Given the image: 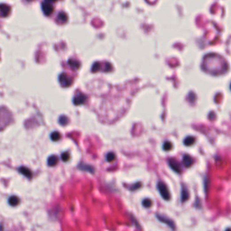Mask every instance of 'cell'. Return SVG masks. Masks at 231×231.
Instances as JSON below:
<instances>
[{
	"label": "cell",
	"mask_w": 231,
	"mask_h": 231,
	"mask_svg": "<svg viewBox=\"0 0 231 231\" xmlns=\"http://www.w3.org/2000/svg\"><path fill=\"white\" fill-rule=\"evenodd\" d=\"M157 189L159 192L161 196L163 199L166 201H169L171 198V195L169 191L168 188L167 187L166 184L163 182H159L157 184Z\"/></svg>",
	"instance_id": "6da1fadb"
},
{
	"label": "cell",
	"mask_w": 231,
	"mask_h": 231,
	"mask_svg": "<svg viewBox=\"0 0 231 231\" xmlns=\"http://www.w3.org/2000/svg\"><path fill=\"white\" fill-rule=\"evenodd\" d=\"M58 81L62 87L67 88L71 85L73 79L66 73H61L58 76Z\"/></svg>",
	"instance_id": "7a4b0ae2"
},
{
	"label": "cell",
	"mask_w": 231,
	"mask_h": 231,
	"mask_svg": "<svg viewBox=\"0 0 231 231\" xmlns=\"http://www.w3.org/2000/svg\"><path fill=\"white\" fill-rule=\"evenodd\" d=\"M53 1H44L42 2V10L44 14L46 16H49L53 13L54 12V8L53 6Z\"/></svg>",
	"instance_id": "3957f363"
},
{
	"label": "cell",
	"mask_w": 231,
	"mask_h": 231,
	"mask_svg": "<svg viewBox=\"0 0 231 231\" xmlns=\"http://www.w3.org/2000/svg\"><path fill=\"white\" fill-rule=\"evenodd\" d=\"M157 219L159 220L160 222H161L162 223L166 224V225H168L170 228H172L173 230H176V225H175L174 221H172V220L168 218L166 216L161 215V214H157L156 215Z\"/></svg>",
	"instance_id": "277c9868"
},
{
	"label": "cell",
	"mask_w": 231,
	"mask_h": 231,
	"mask_svg": "<svg viewBox=\"0 0 231 231\" xmlns=\"http://www.w3.org/2000/svg\"><path fill=\"white\" fill-rule=\"evenodd\" d=\"M86 99H87V96L83 93H78L77 95H75L73 97V102L75 105H80L83 104V103H85Z\"/></svg>",
	"instance_id": "5b68a950"
},
{
	"label": "cell",
	"mask_w": 231,
	"mask_h": 231,
	"mask_svg": "<svg viewBox=\"0 0 231 231\" xmlns=\"http://www.w3.org/2000/svg\"><path fill=\"white\" fill-rule=\"evenodd\" d=\"M168 164L170 168H172L174 172L178 173V174L182 172V168H181L180 164H179L178 161H176V160L170 159L168 161Z\"/></svg>",
	"instance_id": "8992f818"
},
{
	"label": "cell",
	"mask_w": 231,
	"mask_h": 231,
	"mask_svg": "<svg viewBox=\"0 0 231 231\" xmlns=\"http://www.w3.org/2000/svg\"><path fill=\"white\" fill-rule=\"evenodd\" d=\"M0 10H1V16L2 17H6L10 12V7L8 4L1 3Z\"/></svg>",
	"instance_id": "52a82bcc"
},
{
	"label": "cell",
	"mask_w": 231,
	"mask_h": 231,
	"mask_svg": "<svg viewBox=\"0 0 231 231\" xmlns=\"http://www.w3.org/2000/svg\"><path fill=\"white\" fill-rule=\"evenodd\" d=\"M78 168L79 170H81L83 172H88L93 174L94 173V168L90 165H87V164H80L78 166Z\"/></svg>",
	"instance_id": "ba28073f"
},
{
	"label": "cell",
	"mask_w": 231,
	"mask_h": 231,
	"mask_svg": "<svg viewBox=\"0 0 231 231\" xmlns=\"http://www.w3.org/2000/svg\"><path fill=\"white\" fill-rule=\"evenodd\" d=\"M18 172H19L21 174L23 175V176L26 177V178H31L32 173H31V170H29V169L26 168V167H24V166L20 167V168H19V169H18Z\"/></svg>",
	"instance_id": "9c48e42d"
},
{
	"label": "cell",
	"mask_w": 231,
	"mask_h": 231,
	"mask_svg": "<svg viewBox=\"0 0 231 231\" xmlns=\"http://www.w3.org/2000/svg\"><path fill=\"white\" fill-rule=\"evenodd\" d=\"M182 162L185 167H186V168H190V167H191L193 164V159L191 156L189 155V154H185V155H184V157H183Z\"/></svg>",
	"instance_id": "30bf717a"
},
{
	"label": "cell",
	"mask_w": 231,
	"mask_h": 231,
	"mask_svg": "<svg viewBox=\"0 0 231 231\" xmlns=\"http://www.w3.org/2000/svg\"><path fill=\"white\" fill-rule=\"evenodd\" d=\"M57 20L59 23L64 24L68 20L67 14L64 12H61L57 15Z\"/></svg>",
	"instance_id": "8fae6325"
},
{
	"label": "cell",
	"mask_w": 231,
	"mask_h": 231,
	"mask_svg": "<svg viewBox=\"0 0 231 231\" xmlns=\"http://www.w3.org/2000/svg\"><path fill=\"white\" fill-rule=\"evenodd\" d=\"M67 63L69 65V67L73 70H77L80 67V63L78 61H76V60L70 58L68 60Z\"/></svg>",
	"instance_id": "7c38bea8"
},
{
	"label": "cell",
	"mask_w": 231,
	"mask_h": 231,
	"mask_svg": "<svg viewBox=\"0 0 231 231\" xmlns=\"http://www.w3.org/2000/svg\"><path fill=\"white\" fill-rule=\"evenodd\" d=\"M189 198V193L187 188L183 186L182 188V193H181V201L182 203L186 201Z\"/></svg>",
	"instance_id": "4fadbf2b"
},
{
	"label": "cell",
	"mask_w": 231,
	"mask_h": 231,
	"mask_svg": "<svg viewBox=\"0 0 231 231\" xmlns=\"http://www.w3.org/2000/svg\"><path fill=\"white\" fill-rule=\"evenodd\" d=\"M58 158L56 155H51L47 159V165L50 167L55 166L58 164Z\"/></svg>",
	"instance_id": "5bb4252c"
},
{
	"label": "cell",
	"mask_w": 231,
	"mask_h": 231,
	"mask_svg": "<svg viewBox=\"0 0 231 231\" xmlns=\"http://www.w3.org/2000/svg\"><path fill=\"white\" fill-rule=\"evenodd\" d=\"M20 203V199L19 198L16 196H12L9 198L8 199V203L10 204V205L12 206V207H15V206L18 205Z\"/></svg>",
	"instance_id": "9a60e30c"
},
{
	"label": "cell",
	"mask_w": 231,
	"mask_h": 231,
	"mask_svg": "<svg viewBox=\"0 0 231 231\" xmlns=\"http://www.w3.org/2000/svg\"><path fill=\"white\" fill-rule=\"evenodd\" d=\"M195 142V138L193 136H188L184 140V144L186 146H191Z\"/></svg>",
	"instance_id": "2e32d148"
},
{
	"label": "cell",
	"mask_w": 231,
	"mask_h": 231,
	"mask_svg": "<svg viewBox=\"0 0 231 231\" xmlns=\"http://www.w3.org/2000/svg\"><path fill=\"white\" fill-rule=\"evenodd\" d=\"M61 134H60V133L57 131L53 132L50 134V138L52 141H55V142L58 141V140L61 139Z\"/></svg>",
	"instance_id": "e0dca14e"
},
{
	"label": "cell",
	"mask_w": 231,
	"mask_h": 231,
	"mask_svg": "<svg viewBox=\"0 0 231 231\" xmlns=\"http://www.w3.org/2000/svg\"><path fill=\"white\" fill-rule=\"evenodd\" d=\"M115 158H116V155H115V154L113 152H109V153L107 154L106 156V161L108 162H110V163L114 161L115 160Z\"/></svg>",
	"instance_id": "ac0fdd59"
},
{
	"label": "cell",
	"mask_w": 231,
	"mask_h": 231,
	"mask_svg": "<svg viewBox=\"0 0 231 231\" xmlns=\"http://www.w3.org/2000/svg\"><path fill=\"white\" fill-rule=\"evenodd\" d=\"M58 122L61 123V125H66L69 123V119L67 116L65 115H61V117H59V120Z\"/></svg>",
	"instance_id": "d6986e66"
},
{
	"label": "cell",
	"mask_w": 231,
	"mask_h": 231,
	"mask_svg": "<svg viewBox=\"0 0 231 231\" xmlns=\"http://www.w3.org/2000/svg\"><path fill=\"white\" fill-rule=\"evenodd\" d=\"M101 68V64L99 62H95V63L93 64L92 67V71L93 73H96L97 71H99L100 70Z\"/></svg>",
	"instance_id": "ffe728a7"
},
{
	"label": "cell",
	"mask_w": 231,
	"mask_h": 231,
	"mask_svg": "<svg viewBox=\"0 0 231 231\" xmlns=\"http://www.w3.org/2000/svg\"><path fill=\"white\" fill-rule=\"evenodd\" d=\"M152 204V202L150 199H145L143 200V201H142V205H143L144 207L146 208L150 207H151Z\"/></svg>",
	"instance_id": "44dd1931"
},
{
	"label": "cell",
	"mask_w": 231,
	"mask_h": 231,
	"mask_svg": "<svg viewBox=\"0 0 231 231\" xmlns=\"http://www.w3.org/2000/svg\"><path fill=\"white\" fill-rule=\"evenodd\" d=\"M172 148V144L170 142H166L164 144V149L166 151L170 150Z\"/></svg>",
	"instance_id": "7402d4cb"
},
{
	"label": "cell",
	"mask_w": 231,
	"mask_h": 231,
	"mask_svg": "<svg viewBox=\"0 0 231 231\" xmlns=\"http://www.w3.org/2000/svg\"><path fill=\"white\" fill-rule=\"evenodd\" d=\"M70 159V155L69 153L68 152H65L63 153H62L61 154V159L63 161H69Z\"/></svg>",
	"instance_id": "603a6c76"
},
{
	"label": "cell",
	"mask_w": 231,
	"mask_h": 231,
	"mask_svg": "<svg viewBox=\"0 0 231 231\" xmlns=\"http://www.w3.org/2000/svg\"><path fill=\"white\" fill-rule=\"evenodd\" d=\"M141 183L140 182H137V183H136V184H133L132 186L130 187V189L132 191H136V190H137V189H140V187H141Z\"/></svg>",
	"instance_id": "cb8c5ba5"
},
{
	"label": "cell",
	"mask_w": 231,
	"mask_h": 231,
	"mask_svg": "<svg viewBox=\"0 0 231 231\" xmlns=\"http://www.w3.org/2000/svg\"><path fill=\"white\" fill-rule=\"evenodd\" d=\"M226 231H231V228H227Z\"/></svg>",
	"instance_id": "d4e9b609"
},
{
	"label": "cell",
	"mask_w": 231,
	"mask_h": 231,
	"mask_svg": "<svg viewBox=\"0 0 231 231\" xmlns=\"http://www.w3.org/2000/svg\"><path fill=\"white\" fill-rule=\"evenodd\" d=\"M230 89H231V84H230Z\"/></svg>",
	"instance_id": "484cf974"
}]
</instances>
